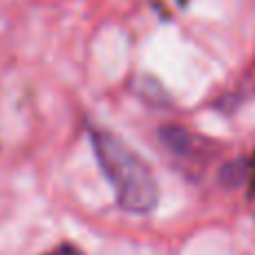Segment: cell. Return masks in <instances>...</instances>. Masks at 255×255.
<instances>
[{"instance_id":"obj_1","label":"cell","mask_w":255,"mask_h":255,"mask_svg":"<svg viewBox=\"0 0 255 255\" xmlns=\"http://www.w3.org/2000/svg\"><path fill=\"white\" fill-rule=\"evenodd\" d=\"M92 148L103 175L117 193V202L128 213L148 215L159 204V184L150 166L121 136L101 128L90 130Z\"/></svg>"},{"instance_id":"obj_3","label":"cell","mask_w":255,"mask_h":255,"mask_svg":"<svg viewBox=\"0 0 255 255\" xmlns=\"http://www.w3.org/2000/svg\"><path fill=\"white\" fill-rule=\"evenodd\" d=\"M220 179L224 186L235 188V186H242L249 181V161L238 159V161H229L220 172Z\"/></svg>"},{"instance_id":"obj_5","label":"cell","mask_w":255,"mask_h":255,"mask_svg":"<svg viewBox=\"0 0 255 255\" xmlns=\"http://www.w3.org/2000/svg\"><path fill=\"white\" fill-rule=\"evenodd\" d=\"M47 255H83V253H81L76 247H70V244H65V247H58L56 251H52V253H47Z\"/></svg>"},{"instance_id":"obj_4","label":"cell","mask_w":255,"mask_h":255,"mask_svg":"<svg viewBox=\"0 0 255 255\" xmlns=\"http://www.w3.org/2000/svg\"><path fill=\"white\" fill-rule=\"evenodd\" d=\"M249 197L255 199V154L251 157V161H249Z\"/></svg>"},{"instance_id":"obj_2","label":"cell","mask_w":255,"mask_h":255,"mask_svg":"<svg viewBox=\"0 0 255 255\" xmlns=\"http://www.w3.org/2000/svg\"><path fill=\"white\" fill-rule=\"evenodd\" d=\"M159 136H161V141L166 143V148L179 159L197 157L199 150H202L197 136L190 134V132L181 126H163Z\"/></svg>"}]
</instances>
